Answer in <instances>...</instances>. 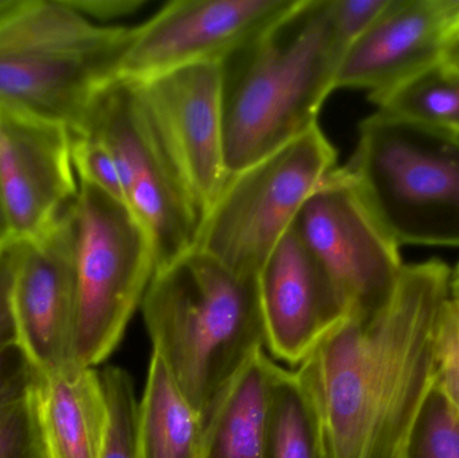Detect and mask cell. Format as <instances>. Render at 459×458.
Wrapping results in <instances>:
<instances>
[{"mask_svg": "<svg viewBox=\"0 0 459 458\" xmlns=\"http://www.w3.org/2000/svg\"><path fill=\"white\" fill-rule=\"evenodd\" d=\"M336 169L320 126L230 175L199 226L194 247L246 277H256L293 228L302 206Z\"/></svg>", "mask_w": 459, "mask_h": 458, "instance_id": "cell-6", "label": "cell"}, {"mask_svg": "<svg viewBox=\"0 0 459 458\" xmlns=\"http://www.w3.org/2000/svg\"><path fill=\"white\" fill-rule=\"evenodd\" d=\"M107 401V430L100 458H142L137 438L139 402L131 376L123 368L108 366L100 371Z\"/></svg>", "mask_w": 459, "mask_h": 458, "instance_id": "cell-21", "label": "cell"}, {"mask_svg": "<svg viewBox=\"0 0 459 458\" xmlns=\"http://www.w3.org/2000/svg\"><path fill=\"white\" fill-rule=\"evenodd\" d=\"M73 204L42 236L21 241L13 269L11 314L15 344L38 376L77 365Z\"/></svg>", "mask_w": 459, "mask_h": 458, "instance_id": "cell-11", "label": "cell"}, {"mask_svg": "<svg viewBox=\"0 0 459 458\" xmlns=\"http://www.w3.org/2000/svg\"><path fill=\"white\" fill-rule=\"evenodd\" d=\"M70 134H91L109 150L126 207L152 242L156 271L193 249L201 215L134 81H108Z\"/></svg>", "mask_w": 459, "mask_h": 458, "instance_id": "cell-8", "label": "cell"}, {"mask_svg": "<svg viewBox=\"0 0 459 458\" xmlns=\"http://www.w3.org/2000/svg\"><path fill=\"white\" fill-rule=\"evenodd\" d=\"M388 0H329L332 23L348 48L369 29Z\"/></svg>", "mask_w": 459, "mask_h": 458, "instance_id": "cell-26", "label": "cell"}, {"mask_svg": "<svg viewBox=\"0 0 459 458\" xmlns=\"http://www.w3.org/2000/svg\"><path fill=\"white\" fill-rule=\"evenodd\" d=\"M345 53L329 0H301L230 54L222 62L228 177L318 125Z\"/></svg>", "mask_w": 459, "mask_h": 458, "instance_id": "cell-2", "label": "cell"}, {"mask_svg": "<svg viewBox=\"0 0 459 458\" xmlns=\"http://www.w3.org/2000/svg\"><path fill=\"white\" fill-rule=\"evenodd\" d=\"M19 250L21 241L18 239L0 246V349L15 343V330L11 314V287Z\"/></svg>", "mask_w": 459, "mask_h": 458, "instance_id": "cell-28", "label": "cell"}, {"mask_svg": "<svg viewBox=\"0 0 459 458\" xmlns=\"http://www.w3.org/2000/svg\"><path fill=\"white\" fill-rule=\"evenodd\" d=\"M142 308L153 354L206 422L232 379L264 350L256 277L193 247L155 272Z\"/></svg>", "mask_w": 459, "mask_h": 458, "instance_id": "cell-3", "label": "cell"}, {"mask_svg": "<svg viewBox=\"0 0 459 458\" xmlns=\"http://www.w3.org/2000/svg\"><path fill=\"white\" fill-rule=\"evenodd\" d=\"M13 230H11L10 220H8L7 209H5L4 198L0 188V246L13 241Z\"/></svg>", "mask_w": 459, "mask_h": 458, "instance_id": "cell-31", "label": "cell"}, {"mask_svg": "<svg viewBox=\"0 0 459 458\" xmlns=\"http://www.w3.org/2000/svg\"><path fill=\"white\" fill-rule=\"evenodd\" d=\"M434 385L459 413V300L452 296L437 330Z\"/></svg>", "mask_w": 459, "mask_h": 458, "instance_id": "cell-23", "label": "cell"}, {"mask_svg": "<svg viewBox=\"0 0 459 458\" xmlns=\"http://www.w3.org/2000/svg\"><path fill=\"white\" fill-rule=\"evenodd\" d=\"M301 0H174L131 29L117 77L142 81L223 62L299 7Z\"/></svg>", "mask_w": 459, "mask_h": 458, "instance_id": "cell-10", "label": "cell"}, {"mask_svg": "<svg viewBox=\"0 0 459 458\" xmlns=\"http://www.w3.org/2000/svg\"><path fill=\"white\" fill-rule=\"evenodd\" d=\"M275 366L261 350L232 379L204 422L202 458H266Z\"/></svg>", "mask_w": 459, "mask_h": 458, "instance_id": "cell-17", "label": "cell"}, {"mask_svg": "<svg viewBox=\"0 0 459 458\" xmlns=\"http://www.w3.org/2000/svg\"><path fill=\"white\" fill-rule=\"evenodd\" d=\"M0 458H46L29 394L0 413Z\"/></svg>", "mask_w": 459, "mask_h": 458, "instance_id": "cell-25", "label": "cell"}, {"mask_svg": "<svg viewBox=\"0 0 459 458\" xmlns=\"http://www.w3.org/2000/svg\"><path fill=\"white\" fill-rule=\"evenodd\" d=\"M403 458H459V413L433 385Z\"/></svg>", "mask_w": 459, "mask_h": 458, "instance_id": "cell-22", "label": "cell"}, {"mask_svg": "<svg viewBox=\"0 0 459 458\" xmlns=\"http://www.w3.org/2000/svg\"><path fill=\"white\" fill-rule=\"evenodd\" d=\"M459 27V0H388L369 29L348 48L336 89L385 93L441 62Z\"/></svg>", "mask_w": 459, "mask_h": 458, "instance_id": "cell-15", "label": "cell"}, {"mask_svg": "<svg viewBox=\"0 0 459 458\" xmlns=\"http://www.w3.org/2000/svg\"><path fill=\"white\" fill-rule=\"evenodd\" d=\"M0 188L13 238L48 231L77 198L69 129L0 109Z\"/></svg>", "mask_w": 459, "mask_h": 458, "instance_id": "cell-13", "label": "cell"}, {"mask_svg": "<svg viewBox=\"0 0 459 458\" xmlns=\"http://www.w3.org/2000/svg\"><path fill=\"white\" fill-rule=\"evenodd\" d=\"M264 346L301 366L348 312L325 272L293 228L256 276Z\"/></svg>", "mask_w": 459, "mask_h": 458, "instance_id": "cell-14", "label": "cell"}, {"mask_svg": "<svg viewBox=\"0 0 459 458\" xmlns=\"http://www.w3.org/2000/svg\"><path fill=\"white\" fill-rule=\"evenodd\" d=\"M134 82L202 222L228 180L222 62L190 65Z\"/></svg>", "mask_w": 459, "mask_h": 458, "instance_id": "cell-12", "label": "cell"}, {"mask_svg": "<svg viewBox=\"0 0 459 458\" xmlns=\"http://www.w3.org/2000/svg\"><path fill=\"white\" fill-rule=\"evenodd\" d=\"M294 230L331 280L348 317L369 320L388 306L404 264L345 167L324 177Z\"/></svg>", "mask_w": 459, "mask_h": 458, "instance_id": "cell-9", "label": "cell"}, {"mask_svg": "<svg viewBox=\"0 0 459 458\" xmlns=\"http://www.w3.org/2000/svg\"><path fill=\"white\" fill-rule=\"evenodd\" d=\"M204 419L152 354L137 416L142 458H202Z\"/></svg>", "mask_w": 459, "mask_h": 458, "instance_id": "cell-18", "label": "cell"}, {"mask_svg": "<svg viewBox=\"0 0 459 458\" xmlns=\"http://www.w3.org/2000/svg\"><path fill=\"white\" fill-rule=\"evenodd\" d=\"M75 359L96 368L117 349L156 272L152 242L123 202L78 180Z\"/></svg>", "mask_w": 459, "mask_h": 458, "instance_id": "cell-7", "label": "cell"}, {"mask_svg": "<svg viewBox=\"0 0 459 458\" xmlns=\"http://www.w3.org/2000/svg\"><path fill=\"white\" fill-rule=\"evenodd\" d=\"M129 34L89 21L66 0H3L0 109L75 131L97 91L117 77Z\"/></svg>", "mask_w": 459, "mask_h": 458, "instance_id": "cell-4", "label": "cell"}, {"mask_svg": "<svg viewBox=\"0 0 459 458\" xmlns=\"http://www.w3.org/2000/svg\"><path fill=\"white\" fill-rule=\"evenodd\" d=\"M450 296L459 300V265L452 272V276H450Z\"/></svg>", "mask_w": 459, "mask_h": 458, "instance_id": "cell-32", "label": "cell"}, {"mask_svg": "<svg viewBox=\"0 0 459 458\" xmlns=\"http://www.w3.org/2000/svg\"><path fill=\"white\" fill-rule=\"evenodd\" d=\"M369 99L380 112L459 137V70L442 62Z\"/></svg>", "mask_w": 459, "mask_h": 458, "instance_id": "cell-20", "label": "cell"}, {"mask_svg": "<svg viewBox=\"0 0 459 458\" xmlns=\"http://www.w3.org/2000/svg\"><path fill=\"white\" fill-rule=\"evenodd\" d=\"M70 7L89 21L107 22L137 13L145 0H66Z\"/></svg>", "mask_w": 459, "mask_h": 458, "instance_id": "cell-29", "label": "cell"}, {"mask_svg": "<svg viewBox=\"0 0 459 458\" xmlns=\"http://www.w3.org/2000/svg\"><path fill=\"white\" fill-rule=\"evenodd\" d=\"M442 64L453 69L459 70V27L453 31L444 48L441 58Z\"/></svg>", "mask_w": 459, "mask_h": 458, "instance_id": "cell-30", "label": "cell"}, {"mask_svg": "<svg viewBox=\"0 0 459 458\" xmlns=\"http://www.w3.org/2000/svg\"><path fill=\"white\" fill-rule=\"evenodd\" d=\"M29 397L46 458H100L108 411L96 368L34 374Z\"/></svg>", "mask_w": 459, "mask_h": 458, "instance_id": "cell-16", "label": "cell"}, {"mask_svg": "<svg viewBox=\"0 0 459 458\" xmlns=\"http://www.w3.org/2000/svg\"><path fill=\"white\" fill-rule=\"evenodd\" d=\"M266 458H328L323 422L304 376L278 365L270 390Z\"/></svg>", "mask_w": 459, "mask_h": 458, "instance_id": "cell-19", "label": "cell"}, {"mask_svg": "<svg viewBox=\"0 0 459 458\" xmlns=\"http://www.w3.org/2000/svg\"><path fill=\"white\" fill-rule=\"evenodd\" d=\"M34 374L15 343L0 349V413L27 397Z\"/></svg>", "mask_w": 459, "mask_h": 458, "instance_id": "cell-27", "label": "cell"}, {"mask_svg": "<svg viewBox=\"0 0 459 458\" xmlns=\"http://www.w3.org/2000/svg\"><path fill=\"white\" fill-rule=\"evenodd\" d=\"M70 137L78 180L96 186L126 204L117 167L104 143L88 134H70Z\"/></svg>", "mask_w": 459, "mask_h": 458, "instance_id": "cell-24", "label": "cell"}, {"mask_svg": "<svg viewBox=\"0 0 459 458\" xmlns=\"http://www.w3.org/2000/svg\"><path fill=\"white\" fill-rule=\"evenodd\" d=\"M452 271L404 265L388 306L342 320L297 370L323 422L328 458H403L436 376V338Z\"/></svg>", "mask_w": 459, "mask_h": 458, "instance_id": "cell-1", "label": "cell"}, {"mask_svg": "<svg viewBox=\"0 0 459 458\" xmlns=\"http://www.w3.org/2000/svg\"><path fill=\"white\" fill-rule=\"evenodd\" d=\"M345 169L399 247H459V137L377 110Z\"/></svg>", "mask_w": 459, "mask_h": 458, "instance_id": "cell-5", "label": "cell"}, {"mask_svg": "<svg viewBox=\"0 0 459 458\" xmlns=\"http://www.w3.org/2000/svg\"><path fill=\"white\" fill-rule=\"evenodd\" d=\"M2 3H3V0H0V4H2Z\"/></svg>", "mask_w": 459, "mask_h": 458, "instance_id": "cell-33", "label": "cell"}]
</instances>
